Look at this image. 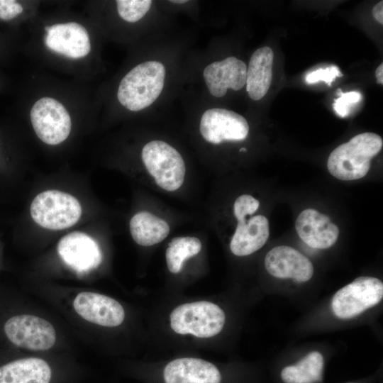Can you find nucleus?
Listing matches in <instances>:
<instances>
[{"label": "nucleus", "mask_w": 383, "mask_h": 383, "mask_svg": "<svg viewBox=\"0 0 383 383\" xmlns=\"http://www.w3.org/2000/svg\"><path fill=\"white\" fill-rule=\"evenodd\" d=\"M382 145V138L376 133L358 134L331 152L328 170L338 179H361L369 172L371 160L380 152Z\"/></svg>", "instance_id": "1"}, {"label": "nucleus", "mask_w": 383, "mask_h": 383, "mask_svg": "<svg viewBox=\"0 0 383 383\" xmlns=\"http://www.w3.org/2000/svg\"><path fill=\"white\" fill-rule=\"evenodd\" d=\"M165 66L157 61L142 62L121 79L117 97L122 106L132 111L151 105L161 94L165 82Z\"/></svg>", "instance_id": "2"}, {"label": "nucleus", "mask_w": 383, "mask_h": 383, "mask_svg": "<svg viewBox=\"0 0 383 383\" xmlns=\"http://www.w3.org/2000/svg\"><path fill=\"white\" fill-rule=\"evenodd\" d=\"M170 319V326L175 333L207 338L222 331L226 316L218 305L207 301H199L177 306L171 312Z\"/></svg>", "instance_id": "3"}, {"label": "nucleus", "mask_w": 383, "mask_h": 383, "mask_svg": "<svg viewBox=\"0 0 383 383\" xmlns=\"http://www.w3.org/2000/svg\"><path fill=\"white\" fill-rule=\"evenodd\" d=\"M82 214L79 201L72 195L58 190L38 194L30 205V215L40 226L62 230L74 225Z\"/></svg>", "instance_id": "4"}, {"label": "nucleus", "mask_w": 383, "mask_h": 383, "mask_svg": "<svg viewBox=\"0 0 383 383\" xmlns=\"http://www.w3.org/2000/svg\"><path fill=\"white\" fill-rule=\"evenodd\" d=\"M141 158L155 183L164 190H177L184 183L186 167L179 152L162 140H152L142 149Z\"/></svg>", "instance_id": "5"}, {"label": "nucleus", "mask_w": 383, "mask_h": 383, "mask_svg": "<svg viewBox=\"0 0 383 383\" xmlns=\"http://www.w3.org/2000/svg\"><path fill=\"white\" fill-rule=\"evenodd\" d=\"M383 297V283L373 277H360L333 296L331 308L339 318L349 319L376 306Z\"/></svg>", "instance_id": "6"}, {"label": "nucleus", "mask_w": 383, "mask_h": 383, "mask_svg": "<svg viewBox=\"0 0 383 383\" xmlns=\"http://www.w3.org/2000/svg\"><path fill=\"white\" fill-rule=\"evenodd\" d=\"M30 120L37 136L45 143L55 145L65 140L71 131V118L56 99L43 97L30 110Z\"/></svg>", "instance_id": "7"}, {"label": "nucleus", "mask_w": 383, "mask_h": 383, "mask_svg": "<svg viewBox=\"0 0 383 383\" xmlns=\"http://www.w3.org/2000/svg\"><path fill=\"white\" fill-rule=\"evenodd\" d=\"M8 339L16 346L32 350H47L55 343L56 333L45 319L28 314L8 319L4 326Z\"/></svg>", "instance_id": "8"}, {"label": "nucleus", "mask_w": 383, "mask_h": 383, "mask_svg": "<svg viewBox=\"0 0 383 383\" xmlns=\"http://www.w3.org/2000/svg\"><path fill=\"white\" fill-rule=\"evenodd\" d=\"M199 130L209 143L219 144L223 141H240L247 137L249 126L241 115L225 109L206 110L200 121Z\"/></svg>", "instance_id": "9"}, {"label": "nucleus", "mask_w": 383, "mask_h": 383, "mask_svg": "<svg viewBox=\"0 0 383 383\" xmlns=\"http://www.w3.org/2000/svg\"><path fill=\"white\" fill-rule=\"evenodd\" d=\"M75 311L84 320L105 327H116L125 318V311L119 302L104 294L84 292L74 301Z\"/></svg>", "instance_id": "10"}, {"label": "nucleus", "mask_w": 383, "mask_h": 383, "mask_svg": "<svg viewBox=\"0 0 383 383\" xmlns=\"http://www.w3.org/2000/svg\"><path fill=\"white\" fill-rule=\"evenodd\" d=\"M45 44L52 51L77 59L85 57L91 50L86 28L76 22L55 24L45 28Z\"/></svg>", "instance_id": "11"}, {"label": "nucleus", "mask_w": 383, "mask_h": 383, "mask_svg": "<svg viewBox=\"0 0 383 383\" xmlns=\"http://www.w3.org/2000/svg\"><path fill=\"white\" fill-rule=\"evenodd\" d=\"M62 260L77 272L96 268L101 262V252L96 242L83 232L75 231L62 237L57 245Z\"/></svg>", "instance_id": "12"}, {"label": "nucleus", "mask_w": 383, "mask_h": 383, "mask_svg": "<svg viewBox=\"0 0 383 383\" xmlns=\"http://www.w3.org/2000/svg\"><path fill=\"white\" fill-rule=\"evenodd\" d=\"M265 266L272 276L307 282L313 274L311 261L297 250L287 245L271 249L265 258Z\"/></svg>", "instance_id": "13"}, {"label": "nucleus", "mask_w": 383, "mask_h": 383, "mask_svg": "<svg viewBox=\"0 0 383 383\" xmlns=\"http://www.w3.org/2000/svg\"><path fill=\"white\" fill-rule=\"evenodd\" d=\"M247 66L235 57H228L207 65L203 72L209 92L216 97H222L228 89L240 90L246 83Z\"/></svg>", "instance_id": "14"}, {"label": "nucleus", "mask_w": 383, "mask_h": 383, "mask_svg": "<svg viewBox=\"0 0 383 383\" xmlns=\"http://www.w3.org/2000/svg\"><path fill=\"white\" fill-rule=\"evenodd\" d=\"M296 230L299 238L309 247L326 249L336 242L339 228L330 217L313 209H307L298 216Z\"/></svg>", "instance_id": "15"}, {"label": "nucleus", "mask_w": 383, "mask_h": 383, "mask_svg": "<svg viewBox=\"0 0 383 383\" xmlns=\"http://www.w3.org/2000/svg\"><path fill=\"white\" fill-rule=\"evenodd\" d=\"M165 383H221V376L212 363L195 357H182L165 367Z\"/></svg>", "instance_id": "16"}, {"label": "nucleus", "mask_w": 383, "mask_h": 383, "mask_svg": "<svg viewBox=\"0 0 383 383\" xmlns=\"http://www.w3.org/2000/svg\"><path fill=\"white\" fill-rule=\"evenodd\" d=\"M270 234L269 222L262 215L238 221L230 243L231 252L236 256H247L260 249Z\"/></svg>", "instance_id": "17"}, {"label": "nucleus", "mask_w": 383, "mask_h": 383, "mask_svg": "<svg viewBox=\"0 0 383 383\" xmlns=\"http://www.w3.org/2000/svg\"><path fill=\"white\" fill-rule=\"evenodd\" d=\"M274 53L270 47H262L252 55L246 75V90L248 96L257 101L269 90L272 79Z\"/></svg>", "instance_id": "18"}, {"label": "nucleus", "mask_w": 383, "mask_h": 383, "mask_svg": "<svg viewBox=\"0 0 383 383\" xmlns=\"http://www.w3.org/2000/svg\"><path fill=\"white\" fill-rule=\"evenodd\" d=\"M52 371L43 360L23 358L0 367V383H49Z\"/></svg>", "instance_id": "19"}, {"label": "nucleus", "mask_w": 383, "mask_h": 383, "mask_svg": "<svg viewBox=\"0 0 383 383\" xmlns=\"http://www.w3.org/2000/svg\"><path fill=\"white\" fill-rule=\"evenodd\" d=\"M129 226L133 239L142 246H152L159 243L170 233V226L165 220L148 211L135 214Z\"/></svg>", "instance_id": "20"}, {"label": "nucleus", "mask_w": 383, "mask_h": 383, "mask_svg": "<svg viewBox=\"0 0 383 383\" xmlns=\"http://www.w3.org/2000/svg\"><path fill=\"white\" fill-rule=\"evenodd\" d=\"M323 367L321 353L311 352L296 364L284 367L281 378L284 383H319L323 380Z\"/></svg>", "instance_id": "21"}, {"label": "nucleus", "mask_w": 383, "mask_h": 383, "mask_svg": "<svg viewBox=\"0 0 383 383\" xmlns=\"http://www.w3.org/2000/svg\"><path fill=\"white\" fill-rule=\"evenodd\" d=\"M201 247V242L196 237H177L172 239L165 252L169 271L174 274L180 272L184 260L197 255Z\"/></svg>", "instance_id": "22"}, {"label": "nucleus", "mask_w": 383, "mask_h": 383, "mask_svg": "<svg viewBox=\"0 0 383 383\" xmlns=\"http://www.w3.org/2000/svg\"><path fill=\"white\" fill-rule=\"evenodd\" d=\"M150 0H118L117 10L119 16L126 21L135 23L140 20L149 11Z\"/></svg>", "instance_id": "23"}, {"label": "nucleus", "mask_w": 383, "mask_h": 383, "mask_svg": "<svg viewBox=\"0 0 383 383\" xmlns=\"http://www.w3.org/2000/svg\"><path fill=\"white\" fill-rule=\"evenodd\" d=\"M336 94L338 98L334 99L333 109L342 118L348 116L353 109L362 99L361 93L357 91L343 93L341 89H338Z\"/></svg>", "instance_id": "24"}, {"label": "nucleus", "mask_w": 383, "mask_h": 383, "mask_svg": "<svg viewBox=\"0 0 383 383\" xmlns=\"http://www.w3.org/2000/svg\"><path fill=\"white\" fill-rule=\"evenodd\" d=\"M342 76L343 74L338 67L331 65L325 68L320 67L313 71L309 72L305 77V80L309 84L324 82L328 86H331L336 77H341Z\"/></svg>", "instance_id": "25"}, {"label": "nucleus", "mask_w": 383, "mask_h": 383, "mask_svg": "<svg viewBox=\"0 0 383 383\" xmlns=\"http://www.w3.org/2000/svg\"><path fill=\"white\" fill-rule=\"evenodd\" d=\"M260 202L248 194L238 196L234 202L233 213L238 221L254 213L258 209Z\"/></svg>", "instance_id": "26"}, {"label": "nucleus", "mask_w": 383, "mask_h": 383, "mask_svg": "<svg viewBox=\"0 0 383 383\" xmlns=\"http://www.w3.org/2000/svg\"><path fill=\"white\" fill-rule=\"evenodd\" d=\"M22 6L13 0H0V18L11 20L22 13Z\"/></svg>", "instance_id": "27"}, {"label": "nucleus", "mask_w": 383, "mask_h": 383, "mask_svg": "<svg viewBox=\"0 0 383 383\" xmlns=\"http://www.w3.org/2000/svg\"><path fill=\"white\" fill-rule=\"evenodd\" d=\"M383 1L378 2L372 9V15L376 21L383 24Z\"/></svg>", "instance_id": "28"}, {"label": "nucleus", "mask_w": 383, "mask_h": 383, "mask_svg": "<svg viewBox=\"0 0 383 383\" xmlns=\"http://www.w3.org/2000/svg\"><path fill=\"white\" fill-rule=\"evenodd\" d=\"M375 76L378 84H383V64L381 63L375 71Z\"/></svg>", "instance_id": "29"}, {"label": "nucleus", "mask_w": 383, "mask_h": 383, "mask_svg": "<svg viewBox=\"0 0 383 383\" xmlns=\"http://www.w3.org/2000/svg\"><path fill=\"white\" fill-rule=\"evenodd\" d=\"M170 2L174 3V4H184V3H187V0H179V1L174 0V1H170Z\"/></svg>", "instance_id": "30"}, {"label": "nucleus", "mask_w": 383, "mask_h": 383, "mask_svg": "<svg viewBox=\"0 0 383 383\" xmlns=\"http://www.w3.org/2000/svg\"><path fill=\"white\" fill-rule=\"evenodd\" d=\"M240 151L242 152V151H246V148H242L240 149Z\"/></svg>", "instance_id": "31"}, {"label": "nucleus", "mask_w": 383, "mask_h": 383, "mask_svg": "<svg viewBox=\"0 0 383 383\" xmlns=\"http://www.w3.org/2000/svg\"><path fill=\"white\" fill-rule=\"evenodd\" d=\"M352 383V382H351Z\"/></svg>", "instance_id": "32"}]
</instances>
